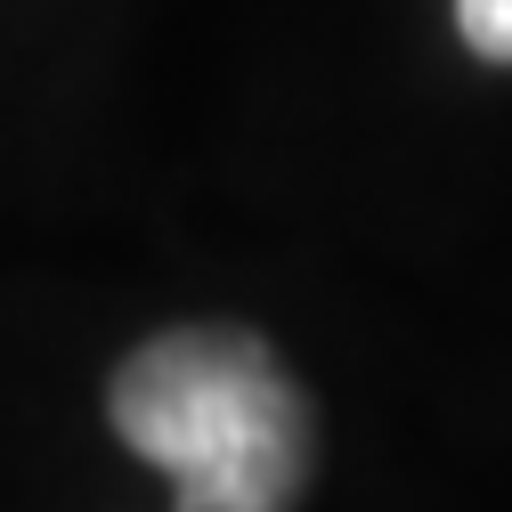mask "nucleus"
<instances>
[{"mask_svg":"<svg viewBox=\"0 0 512 512\" xmlns=\"http://www.w3.org/2000/svg\"><path fill=\"white\" fill-rule=\"evenodd\" d=\"M456 33H464L472 57L512 66V0H456Z\"/></svg>","mask_w":512,"mask_h":512,"instance_id":"f03ea898","label":"nucleus"},{"mask_svg":"<svg viewBox=\"0 0 512 512\" xmlns=\"http://www.w3.org/2000/svg\"><path fill=\"white\" fill-rule=\"evenodd\" d=\"M106 415L171 480V512H293L309 488V407L261 334H155L114 374Z\"/></svg>","mask_w":512,"mask_h":512,"instance_id":"f257e3e1","label":"nucleus"}]
</instances>
